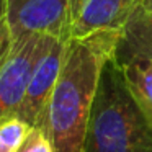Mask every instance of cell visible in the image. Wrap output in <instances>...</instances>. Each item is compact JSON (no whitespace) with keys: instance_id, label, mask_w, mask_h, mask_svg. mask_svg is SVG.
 <instances>
[{"instance_id":"obj_1","label":"cell","mask_w":152,"mask_h":152,"mask_svg":"<svg viewBox=\"0 0 152 152\" xmlns=\"http://www.w3.org/2000/svg\"><path fill=\"white\" fill-rule=\"evenodd\" d=\"M119 38L121 31H98L66 41L62 67L39 124L54 152H82L102 69L116 56Z\"/></svg>"},{"instance_id":"obj_2","label":"cell","mask_w":152,"mask_h":152,"mask_svg":"<svg viewBox=\"0 0 152 152\" xmlns=\"http://www.w3.org/2000/svg\"><path fill=\"white\" fill-rule=\"evenodd\" d=\"M82 152H152V126L134 103L119 62H105Z\"/></svg>"},{"instance_id":"obj_3","label":"cell","mask_w":152,"mask_h":152,"mask_svg":"<svg viewBox=\"0 0 152 152\" xmlns=\"http://www.w3.org/2000/svg\"><path fill=\"white\" fill-rule=\"evenodd\" d=\"M56 39L38 31L13 38L12 49L0 67V121L17 115L38 61Z\"/></svg>"},{"instance_id":"obj_4","label":"cell","mask_w":152,"mask_h":152,"mask_svg":"<svg viewBox=\"0 0 152 152\" xmlns=\"http://www.w3.org/2000/svg\"><path fill=\"white\" fill-rule=\"evenodd\" d=\"M85 0H7L13 38L38 31L70 39L72 25Z\"/></svg>"},{"instance_id":"obj_5","label":"cell","mask_w":152,"mask_h":152,"mask_svg":"<svg viewBox=\"0 0 152 152\" xmlns=\"http://www.w3.org/2000/svg\"><path fill=\"white\" fill-rule=\"evenodd\" d=\"M64 53H66V41L57 38L39 57L33 70V75L26 88V95L15 115L17 118L28 123L31 128H39L43 121L46 106L49 103L61 67H62Z\"/></svg>"},{"instance_id":"obj_6","label":"cell","mask_w":152,"mask_h":152,"mask_svg":"<svg viewBox=\"0 0 152 152\" xmlns=\"http://www.w3.org/2000/svg\"><path fill=\"white\" fill-rule=\"evenodd\" d=\"M137 0H85L72 25L70 38H87L98 31H123Z\"/></svg>"},{"instance_id":"obj_7","label":"cell","mask_w":152,"mask_h":152,"mask_svg":"<svg viewBox=\"0 0 152 152\" xmlns=\"http://www.w3.org/2000/svg\"><path fill=\"white\" fill-rule=\"evenodd\" d=\"M132 57L152 59V0H137L121 31L115 59L124 64Z\"/></svg>"},{"instance_id":"obj_8","label":"cell","mask_w":152,"mask_h":152,"mask_svg":"<svg viewBox=\"0 0 152 152\" xmlns=\"http://www.w3.org/2000/svg\"><path fill=\"white\" fill-rule=\"evenodd\" d=\"M119 66L132 100L152 126V59L132 57Z\"/></svg>"},{"instance_id":"obj_9","label":"cell","mask_w":152,"mask_h":152,"mask_svg":"<svg viewBox=\"0 0 152 152\" xmlns=\"http://www.w3.org/2000/svg\"><path fill=\"white\" fill-rule=\"evenodd\" d=\"M30 129L31 126L17 116L0 121V152H17Z\"/></svg>"},{"instance_id":"obj_10","label":"cell","mask_w":152,"mask_h":152,"mask_svg":"<svg viewBox=\"0 0 152 152\" xmlns=\"http://www.w3.org/2000/svg\"><path fill=\"white\" fill-rule=\"evenodd\" d=\"M12 44H13V34H12L10 21H8L7 0H0V67L4 66L12 49Z\"/></svg>"},{"instance_id":"obj_11","label":"cell","mask_w":152,"mask_h":152,"mask_svg":"<svg viewBox=\"0 0 152 152\" xmlns=\"http://www.w3.org/2000/svg\"><path fill=\"white\" fill-rule=\"evenodd\" d=\"M17 152H54L49 137L39 128H31Z\"/></svg>"}]
</instances>
